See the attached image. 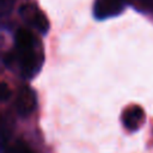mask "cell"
I'll list each match as a JSON object with an SVG mask.
<instances>
[{
	"instance_id": "obj_1",
	"label": "cell",
	"mask_w": 153,
	"mask_h": 153,
	"mask_svg": "<svg viewBox=\"0 0 153 153\" xmlns=\"http://www.w3.org/2000/svg\"><path fill=\"white\" fill-rule=\"evenodd\" d=\"M43 61V48L36 36L27 29L17 30L13 48L4 57L6 67L17 71L25 79H31L39 72Z\"/></svg>"
},
{
	"instance_id": "obj_2",
	"label": "cell",
	"mask_w": 153,
	"mask_h": 153,
	"mask_svg": "<svg viewBox=\"0 0 153 153\" xmlns=\"http://www.w3.org/2000/svg\"><path fill=\"white\" fill-rule=\"evenodd\" d=\"M19 14L23 22L30 27L35 29L42 35H45L49 30V22L41 8L35 4H25L20 6Z\"/></svg>"
},
{
	"instance_id": "obj_3",
	"label": "cell",
	"mask_w": 153,
	"mask_h": 153,
	"mask_svg": "<svg viewBox=\"0 0 153 153\" xmlns=\"http://www.w3.org/2000/svg\"><path fill=\"white\" fill-rule=\"evenodd\" d=\"M129 0H96L93 5L94 18L103 20L122 13Z\"/></svg>"
},
{
	"instance_id": "obj_4",
	"label": "cell",
	"mask_w": 153,
	"mask_h": 153,
	"mask_svg": "<svg viewBox=\"0 0 153 153\" xmlns=\"http://www.w3.org/2000/svg\"><path fill=\"white\" fill-rule=\"evenodd\" d=\"M37 105V98L32 88L29 86H22L17 93L14 100V108L19 116L27 117L30 116Z\"/></svg>"
},
{
	"instance_id": "obj_5",
	"label": "cell",
	"mask_w": 153,
	"mask_h": 153,
	"mask_svg": "<svg viewBox=\"0 0 153 153\" xmlns=\"http://www.w3.org/2000/svg\"><path fill=\"white\" fill-rule=\"evenodd\" d=\"M143 117H145V112L141 109V106L133 105V106L128 108L127 110H124V112L122 115V123L128 130L135 131L142 124Z\"/></svg>"
},
{
	"instance_id": "obj_6",
	"label": "cell",
	"mask_w": 153,
	"mask_h": 153,
	"mask_svg": "<svg viewBox=\"0 0 153 153\" xmlns=\"http://www.w3.org/2000/svg\"><path fill=\"white\" fill-rule=\"evenodd\" d=\"M129 4L141 13L153 14V0H129Z\"/></svg>"
},
{
	"instance_id": "obj_7",
	"label": "cell",
	"mask_w": 153,
	"mask_h": 153,
	"mask_svg": "<svg viewBox=\"0 0 153 153\" xmlns=\"http://www.w3.org/2000/svg\"><path fill=\"white\" fill-rule=\"evenodd\" d=\"M2 151L4 153H33L30 147L23 141H17L8 148H2Z\"/></svg>"
},
{
	"instance_id": "obj_8",
	"label": "cell",
	"mask_w": 153,
	"mask_h": 153,
	"mask_svg": "<svg viewBox=\"0 0 153 153\" xmlns=\"http://www.w3.org/2000/svg\"><path fill=\"white\" fill-rule=\"evenodd\" d=\"M14 5V0H0V12L2 16H7L11 13Z\"/></svg>"
},
{
	"instance_id": "obj_9",
	"label": "cell",
	"mask_w": 153,
	"mask_h": 153,
	"mask_svg": "<svg viewBox=\"0 0 153 153\" xmlns=\"http://www.w3.org/2000/svg\"><path fill=\"white\" fill-rule=\"evenodd\" d=\"M10 94H11V92H10L8 86L6 85V82H2V84H1V92H0V98H1V100H2V102H6L7 98L10 97Z\"/></svg>"
}]
</instances>
